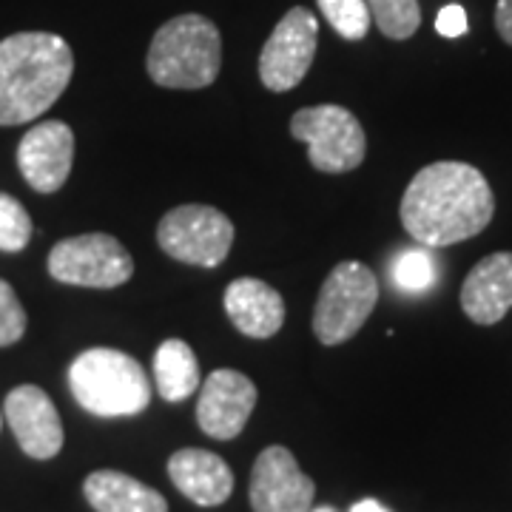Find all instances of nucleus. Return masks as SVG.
<instances>
[{"label":"nucleus","instance_id":"nucleus-1","mask_svg":"<svg viewBox=\"0 0 512 512\" xmlns=\"http://www.w3.org/2000/svg\"><path fill=\"white\" fill-rule=\"evenodd\" d=\"M495 214L493 188L470 163L424 165L402 197V225L427 248H444L481 234Z\"/></svg>","mask_w":512,"mask_h":512},{"label":"nucleus","instance_id":"nucleus-2","mask_svg":"<svg viewBox=\"0 0 512 512\" xmlns=\"http://www.w3.org/2000/svg\"><path fill=\"white\" fill-rule=\"evenodd\" d=\"M72 46L52 32H18L0 40V126L32 123L66 92Z\"/></svg>","mask_w":512,"mask_h":512},{"label":"nucleus","instance_id":"nucleus-3","mask_svg":"<svg viewBox=\"0 0 512 512\" xmlns=\"http://www.w3.org/2000/svg\"><path fill=\"white\" fill-rule=\"evenodd\" d=\"M222 66L220 29L202 15H180L157 29L146 55L148 77L163 89H205Z\"/></svg>","mask_w":512,"mask_h":512},{"label":"nucleus","instance_id":"nucleus-4","mask_svg":"<svg viewBox=\"0 0 512 512\" xmlns=\"http://www.w3.org/2000/svg\"><path fill=\"white\" fill-rule=\"evenodd\" d=\"M69 387L83 410L100 419L143 413L151 402V384L143 365L123 350L92 348L69 367Z\"/></svg>","mask_w":512,"mask_h":512},{"label":"nucleus","instance_id":"nucleus-5","mask_svg":"<svg viewBox=\"0 0 512 512\" xmlns=\"http://www.w3.org/2000/svg\"><path fill=\"white\" fill-rule=\"evenodd\" d=\"M379 302V282L376 274L356 262H339L325 279L316 311H313V333L322 345H342L353 339Z\"/></svg>","mask_w":512,"mask_h":512},{"label":"nucleus","instance_id":"nucleus-6","mask_svg":"<svg viewBox=\"0 0 512 512\" xmlns=\"http://www.w3.org/2000/svg\"><path fill=\"white\" fill-rule=\"evenodd\" d=\"M291 134L308 146V160L322 174H345L365 163V128L353 111L342 106L325 103L296 111Z\"/></svg>","mask_w":512,"mask_h":512},{"label":"nucleus","instance_id":"nucleus-7","mask_svg":"<svg viewBox=\"0 0 512 512\" xmlns=\"http://www.w3.org/2000/svg\"><path fill=\"white\" fill-rule=\"evenodd\" d=\"M157 242L177 262L217 268L231 254L234 222L211 205H180L160 220Z\"/></svg>","mask_w":512,"mask_h":512},{"label":"nucleus","instance_id":"nucleus-8","mask_svg":"<svg viewBox=\"0 0 512 512\" xmlns=\"http://www.w3.org/2000/svg\"><path fill=\"white\" fill-rule=\"evenodd\" d=\"M49 274L77 288H117L134 274L126 245L111 234H80L60 239L49 254Z\"/></svg>","mask_w":512,"mask_h":512},{"label":"nucleus","instance_id":"nucleus-9","mask_svg":"<svg viewBox=\"0 0 512 512\" xmlns=\"http://www.w3.org/2000/svg\"><path fill=\"white\" fill-rule=\"evenodd\" d=\"M319 23L313 12L296 6L276 23L259 55V80L271 92H291L311 69Z\"/></svg>","mask_w":512,"mask_h":512},{"label":"nucleus","instance_id":"nucleus-10","mask_svg":"<svg viewBox=\"0 0 512 512\" xmlns=\"http://www.w3.org/2000/svg\"><path fill=\"white\" fill-rule=\"evenodd\" d=\"M316 484L305 476L288 447H268L254 461L251 507L254 512H311Z\"/></svg>","mask_w":512,"mask_h":512},{"label":"nucleus","instance_id":"nucleus-11","mask_svg":"<svg viewBox=\"0 0 512 512\" xmlns=\"http://www.w3.org/2000/svg\"><path fill=\"white\" fill-rule=\"evenodd\" d=\"M256 407V384L239 370H214L200 390L197 424L217 441L237 439Z\"/></svg>","mask_w":512,"mask_h":512},{"label":"nucleus","instance_id":"nucleus-12","mask_svg":"<svg viewBox=\"0 0 512 512\" xmlns=\"http://www.w3.org/2000/svg\"><path fill=\"white\" fill-rule=\"evenodd\" d=\"M3 416L12 427L20 450L29 458L49 461L63 450L60 413H57L55 402L49 399V393L40 390L37 384L15 387L3 402Z\"/></svg>","mask_w":512,"mask_h":512},{"label":"nucleus","instance_id":"nucleus-13","mask_svg":"<svg viewBox=\"0 0 512 512\" xmlns=\"http://www.w3.org/2000/svg\"><path fill=\"white\" fill-rule=\"evenodd\" d=\"M74 163V134L63 120L32 126L18 146V168L37 194L60 191Z\"/></svg>","mask_w":512,"mask_h":512},{"label":"nucleus","instance_id":"nucleus-14","mask_svg":"<svg viewBox=\"0 0 512 512\" xmlns=\"http://www.w3.org/2000/svg\"><path fill=\"white\" fill-rule=\"evenodd\" d=\"M512 308V254L484 256L461 285V311L476 325H495Z\"/></svg>","mask_w":512,"mask_h":512},{"label":"nucleus","instance_id":"nucleus-15","mask_svg":"<svg viewBox=\"0 0 512 512\" xmlns=\"http://www.w3.org/2000/svg\"><path fill=\"white\" fill-rule=\"evenodd\" d=\"M168 476L174 487L200 507H220L234 493V473L211 450L185 447L168 458Z\"/></svg>","mask_w":512,"mask_h":512},{"label":"nucleus","instance_id":"nucleus-16","mask_svg":"<svg viewBox=\"0 0 512 512\" xmlns=\"http://www.w3.org/2000/svg\"><path fill=\"white\" fill-rule=\"evenodd\" d=\"M225 313L239 333L251 339H271L285 322V299L268 282L242 276L225 291Z\"/></svg>","mask_w":512,"mask_h":512},{"label":"nucleus","instance_id":"nucleus-17","mask_svg":"<svg viewBox=\"0 0 512 512\" xmlns=\"http://www.w3.org/2000/svg\"><path fill=\"white\" fill-rule=\"evenodd\" d=\"M83 495L94 512H168L157 490L120 470H97L86 478Z\"/></svg>","mask_w":512,"mask_h":512},{"label":"nucleus","instance_id":"nucleus-18","mask_svg":"<svg viewBox=\"0 0 512 512\" xmlns=\"http://www.w3.org/2000/svg\"><path fill=\"white\" fill-rule=\"evenodd\" d=\"M154 384L165 402H185L200 387V362L183 339H165L157 348Z\"/></svg>","mask_w":512,"mask_h":512},{"label":"nucleus","instance_id":"nucleus-19","mask_svg":"<svg viewBox=\"0 0 512 512\" xmlns=\"http://www.w3.org/2000/svg\"><path fill=\"white\" fill-rule=\"evenodd\" d=\"M370 18L390 40H407L421 26L419 0H367Z\"/></svg>","mask_w":512,"mask_h":512},{"label":"nucleus","instance_id":"nucleus-20","mask_svg":"<svg viewBox=\"0 0 512 512\" xmlns=\"http://www.w3.org/2000/svg\"><path fill=\"white\" fill-rule=\"evenodd\" d=\"M319 12L345 40H362L370 32V9L367 0H316Z\"/></svg>","mask_w":512,"mask_h":512},{"label":"nucleus","instance_id":"nucleus-21","mask_svg":"<svg viewBox=\"0 0 512 512\" xmlns=\"http://www.w3.org/2000/svg\"><path fill=\"white\" fill-rule=\"evenodd\" d=\"M393 282L404 293H421L436 282V259L424 248L402 251L393 262Z\"/></svg>","mask_w":512,"mask_h":512},{"label":"nucleus","instance_id":"nucleus-22","mask_svg":"<svg viewBox=\"0 0 512 512\" xmlns=\"http://www.w3.org/2000/svg\"><path fill=\"white\" fill-rule=\"evenodd\" d=\"M32 239V217L15 197L0 194V251L18 254Z\"/></svg>","mask_w":512,"mask_h":512},{"label":"nucleus","instance_id":"nucleus-23","mask_svg":"<svg viewBox=\"0 0 512 512\" xmlns=\"http://www.w3.org/2000/svg\"><path fill=\"white\" fill-rule=\"evenodd\" d=\"M23 333H26V311L12 285L0 279V348L20 342Z\"/></svg>","mask_w":512,"mask_h":512},{"label":"nucleus","instance_id":"nucleus-24","mask_svg":"<svg viewBox=\"0 0 512 512\" xmlns=\"http://www.w3.org/2000/svg\"><path fill=\"white\" fill-rule=\"evenodd\" d=\"M467 12L458 6V3H450V6H444L439 12V18H436V32L441 37H461L467 32Z\"/></svg>","mask_w":512,"mask_h":512},{"label":"nucleus","instance_id":"nucleus-25","mask_svg":"<svg viewBox=\"0 0 512 512\" xmlns=\"http://www.w3.org/2000/svg\"><path fill=\"white\" fill-rule=\"evenodd\" d=\"M495 29L512 46V0H498L495 6Z\"/></svg>","mask_w":512,"mask_h":512},{"label":"nucleus","instance_id":"nucleus-26","mask_svg":"<svg viewBox=\"0 0 512 512\" xmlns=\"http://www.w3.org/2000/svg\"><path fill=\"white\" fill-rule=\"evenodd\" d=\"M350 512H390L384 504H379L376 498H362V501H356Z\"/></svg>","mask_w":512,"mask_h":512},{"label":"nucleus","instance_id":"nucleus-27","mask_svg":"<svg viewBox=\"0 0 512 512\" xmlns=\"http://www.w3.org/2000/svg\"><path fill=\"white\" fill-rule=\"evenodd\" d=\"M311 512H336L333 507H319V510H311Z\"/></svg>","mask_w":512,"mask_h":512},{"label":"nucleus","instance_id":"nucleus-28","mask_svg":"<svg viewBox=\"0 0 512 512\" xmlns=\"http://www.w3.org/2000/svg\"><path fill=\"white\" fill-rule=\"evenodd\" d=\"M0 427H3V413H0Z\"/></svg>","mask_w":512,"mask_h":512}]
</instances>
